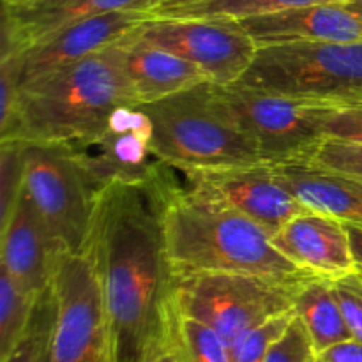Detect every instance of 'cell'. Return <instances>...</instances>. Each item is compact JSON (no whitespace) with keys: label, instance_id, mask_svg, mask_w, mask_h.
Instances as JSON below:
<instances>
[{"label":"cell","instance_id":"obj_1","mask_svg":"<svg viewBox=\"0 0 362 362\" xmlns=\"http://www.w3.org/2000/svg\"><path fill=\"white\" fill-rule=\"evenodd\" d=\"M170 170L112 180L95 202L83 253L101 286L115 362H151L172 346L177 274L163 223Z\"/></svg>","mask_w":362,"mask_h":362},{"label":"cell","instance_id":"obj_2","mask_svg":"<svg viewBox=\"0 0 362 362\" xmlns=\"http://www.w3.org/2000/svg\"><path fill=\"white\" fill-rule=\"evenodd\" d=\"M165 237L175 274L239 272L297 288L313 278L272 244L262 226L198 187L166 184Z\"/></svg>","mask_w":362,"mask_h":362},{"label":"cell","instance_id":"obj_3","mask_svg":"<svg viewBox=\"0 0 362 362\" xmlns=\"http://www.w3.org/2000/svg\"><path fill=\"white\" fill-rule=\"evenodd\" d=\"M136 105L120 64L119 42L18 87L6 138L42 144H87L122 108Z\"/></svg>","mask_w":362,"mask_h":362},{"label":"cell","instance_id":"obj_4","mask_svg":"<svg viewBox=\"0 0 362 362\" xmlns=\"http://www.w3.org/2000/svg\"><path fill=\"white\" fill-rule=\"evenodd\" d=\"M136 106L148 122L152 154L170 168L184 173L264 161L212 81Z\"/></svg>","mask_w":362,"mask_h":362},{"label":"cell","instance_id":"obj_5","mask_svg":"<svg viewBox=\"0 0 362 362\" xmlns=\"http://www.w3.org/2000/svg\"><path fill=\"white\" fill-rule=\"evenodd\" d=\"M235 85L331 105L362 103V42H279L258 46Z\"/></svg>","mask_w":362,"mask_h":362},{"label":"cell","instance_id":"obj_6","mask_svg":"<svg viewBox=\"0 0 362 362\" xmlns=\"http://www.w3.org/2000/svg\"><path fill=\"white\" fill-rule=\"evenodd\" d=\"M23 187L64 253H83L101 184L69 144L25 141Z\"/></svg>","mask_w":362,"mask_h":362},{"label":"cell","instance_id":"obj_7","mask_svg":"<svg viewBox=\"0 0 362 362\" xmlns=\"http://www.w3.org/2000/svg\"><path fill=\"white\" fill-rule=\"evenodd\" d=\"M293 290L260 276L193 272L175 279V310L218 332L226 345L293 310Z\"/></svg>","mask_w":362,"mask_h":362},{"label":"cell","instance_id":"obj_8","mask_svg":"<svg viewBox=\"0 0 362 362\" xmlns=\"http://www.w3.org/2000/svg\"><path fill=\"white\" fill-rule=\"evenodd\" d=\"M226 108L272 165L310 161L327 138L325 124L339 105L290 98L240 85H216Z\"/></svg>","mask_w":362,"mask_h":362},{"label":"cell","instance_id":"obj_9","mask_svg":"<svg viewBox=\"0 0 362 362\" xmlns=\"http://www.w3.org/2000/svg\"><path fill=\"white\" fill-rule=\"evenodd\" d=\"M52 296L53 324L46 362H115L105 299L87 255L60 257Z\"/></svg>","mask_w":362,"mask_h":362},{"label":"cell","instance_id":"obj_10","mask_svg":"<svg viewBox=\"0 0 362 362\" xmlns=\"http://www.w3.org/2000/svg\"><path fill=\"white\" fill-rule=\"evenodd\" d=\"M145 41L194 64L216 85H235L257 55L258 45L239 20L151 16L136 28Z\"/></svg>","mask_w":362,"mask_h":362},{"label":"cell","instance_id":"obj_11","mask_svg":"<svg viewBox=\"0 0 362 362\" xmlns=\"http://www.w3.org/2000/svg\"><path fill=\"white\" fill-rule=\"evenodd\" d=\"M187 184L219 198L250 218L269 235H276L286 223L306 211L299 198L279 179L267 161L219 170L184 172Z\"/></svg>","mask_w":362,"mask_h":362},{"label":"cell","instance_id":"obj_12","mask_svg":"<svg viewBox=\"0 0 362 362\" xmlns=\"http://www.w3.org/2000/svg\"><path fill=\"white\" fill-rule=\"evenodd\" d=\"M151 16L152 14L147 11H113L98 14L60 28L18 55L2 59L11 64L13 76L20 87L42 74L80 62L110 48Z\"/></svg>","mask_w":362,"mask_h":362},{"label":"cell","instance_id":"obj_13","mask_svg":"<svg viewBox=\"0 0 362 362\" xmlns=\"http://www.w3.org/2000/svg\"><path fill=\"white\" fill-rule=\"evenodd\" d=\"M0 228V269L25 292L39 299L52 288L53 274L64 251L25 187Z\"/></svg>","mask_w":362,"mask_h":362},{"label":"cell","instance_id":"obj_14","mask_svg":"<svg viewBox=\"0 0 362 362\" xmlns=\"http://www.w3.org/2000/svg\"><path fill=\"white\" fill-rule=\"evenodd\" d=\"M161 0H9L4 2L2 57L18 55L60 28L76 21L113 13H152Z\"/></svg>","mask_w":362,"mask_h":362},{"label":"cell","instance_id":"obj_15","mask_svg":"<svg viewBox=\"0 0 362 362\" xmlns=\"http://www.w3.org/2000/svg\"><path fill=\"white\" fill-rule=\"evenodd\" d=\"M276 250L317 278H343L357 271L346 225L334 216L306 209L271 237Z\"/></svg>","mask_w":362,"mask_h":362},{"label":"cell","instance_id":"obj_16","mask_svg":"<svg viewBox=\"0 0 362 362\" xmlns=\"http://www.w3.org/2000/svg\"><path fill=\"white\" fill-rule=\"evenodd\" d=\"M258 46L279 42H362V14L343 2L311 4L240 20Z\"/></svg>","mask_w":362,"mask_h":362},{"label":"cell","instance_id":"obj_17","mask_svg":"<svg viewBox=\"0 0 362 362\" xmlns=\"http://www.w3.org/2000/svg\"><path fill=\"white\" fill-rule=\"evenodd\" d=\"M120 64L136 105L159 101L209 81L207 74L175 53L145 41L136 28L119 41Z\"/></svg>","mask_w":362,"mask_h":362},{"label":"cell","instance_id":"obj_18","mask_svg":"<svg viewBox=\"0 0 362 362\" xmlns=\"http://www.w3.org/2000/svg\"><path fill=\"white\" fill-rule=\"evenodd\" d=\"M279 179L311 211L362 226V180L322 168L310 161L274 165Z\"/></svg>","mask_w":362,"mask_h":362},{"label":"cell","instance_id":"obj_19","mask_svg":"<svg viewBox=\"0 0 362 362\" xmlns=\"http://www.w3.org/2000/svg\"><path fill=\"white\" fill-rule=\"evenodd\" d=\"M293 313L306 327L317 354L354 338L329 279L313 276L300 283L293 290Z\"/></svg>","mask_w":362,"mask_h":362},{"label":"cell","instance_id":"obj_20","mask_svg":"<svg viewBox=\"0 0 362 362\" xmlns=\"http://www.w3.org/2000/svg\"><path fill=\"white\" fill-rule=\"evenodd\" d=\"M327 2H349V0H187L173 6L156 7L151 14L163 18H230L240 21L262 14L279 13L292 7Z\"/></svg>","mask_w":362,"mask_h":362},{"label":"cell","instance_id":"obj_21","mask_svg":"<svg viewBox=\"0 0 362 362\" xmlns=\"http://www.w3.org/2000/svg\"><path fill=\"white\" fill-rule=\"evenodd\" d=\"M37 300L0 269V361L6 359L25 336Z\"/></svg>","mask_w":362,"mask_h":362},{"label":"cell","instance_id":"obj_22","mask_svg":"<svg viewBox=\"0 0 362 362\" xmlns=\"http://www.w3.org/2000/svg\"><path fill=\"white\" fill-rule=\"evenodd\" d=\"M172 349L182 362H232L230 346L218 332L180 313L173 322Z\"/></svg>","mask_w":362,"mask_h":362},{"label":"cell","instance_id":"obj_23","mask_svg":"<svg viewBox=\"0 0 362 362\" xmlns=\"http://www.w3.org/2000/svg\"><path fill=\"white\" fill-rule=\"evenodd\" d=\"M53 324V296L52 288L42 293L35 306L34 317L23 338L13 352L0 362H46L48 356L49 331Z\"/></svg>","mask_w":362,"mask_h":362},{"label":"cell","instance_id":"obj_24","mask_svg":"<svg viewBox=\"0 0 362 362\" xmlns=\"http://www.w3.org/2000/svg\"><path fill=\"white\" fill-rule=\"evenodd\" d=\"M23 140L18 138L0 140V225L9 218L23 189Z\"/></svg>","mask_w":362,"mask_h":362},{"label":"cell","instance_id":"obj_25","mask_svg":"<svg viewBox=\"0 0 362 362\" xmlns=\"http://www.w3.org/2000/svg\"><path fill=\"white\" fill-rule=\"evenodd\" d=\"M293 318V310L264 322L258 327L244 332L230 345L232 362H265L271 346L285 334Z\"/></svg>","mask_w":362,"mask_h":362},{"label":"cell","instance_id":"obj_26","mask_svg":"<svg viewBox=\"0 0 362 362\" xmlns=\"http://www.w3.org/2000/svg\"><path fill=\"white\" fill-rule=\"evenodd\" d=\"M310 163L362 180V144L325 138L311 156Z\"/></svg>","mask_w":362,"mask_h":362},{"label":"cell","instance_id":"obj_27","mask_svg":"<svg viewBox=\"0 0 362 362\" xmlns=\"http://www.w3.org/2000/svg\"><path fill=\"white\" fill-rule=\"evenodd\" d=\"M265 362H317L313 341L296 313L285 334L271 346Z\"/></svg>","mask_w":362,"mask_h":362},{"label":"cell","instance_id":"obj_28","mask_svg":"<svg viewBox=\"0 0 362 362\" xmlns=\"http://www.w3.org/2000/svg\"><path fill=\"white\" fill-rule=\"evenodd\" d=\"M331 283L350 332L362 341V272L354 271Z\"/></svg>","mask_w":362,"mask_h":362},{"label":"cell","instance_id":"obj_29","mask_svg":"<svg viewBox=\"0 0 362 362\" xmlns=\"http://www.w3.org/2000/svg\"><path fill=\"white\" fill-rule=\"evenodd\" d=\"M325 134L327 138L362 144V103L336 106L327 117Z\"/></svg>","mask_w":362,"mask_h":362},{"label":"cell","instance_id":"obj_30","mask_svg":"<svg viewBox=\"0 0 362 362\" xmlns=\"http://www.w3.org/2000/svg\"><path fill=\"white\" fill-rule=\"evenodd\" d=\"M18 103V83L7 60L0 59V138L6 136L14 119Z\"/></svg>","mask_w":362,"mask_h":362},{"label":"cell","instance_id":"obj_31","mask_svg":"<svg viewBox=\"0 0 362 362\" xmlns=\"http://www.w3.org/2000/svg\"><path fill=\"white\" fill-rule=\"evenodd\" d=\"M318 362H362V341L345 339L317 354Z\"/></svg>","mask_w":362,"mask_h":362},{"label":"cell","instance_id":"obj_32","mask_svg":"<svg viewBox=\"0 0 362 362\" xmlns=\"http://www.w3.org/2000/svg\"><path fill=\"white\" fill-rule=\"evenodd\" d=\"M345 225L350 237V246H352V255L354 260H356L357 271L362 272V226L349 225V223H345Z\"/></svg>","mask_w":362,"mask_h":362},{"label":"cell","instance_id":"obj_33","mask_svg":"<svg viewBox=\"0 0 362 362\" xmlns=\"http://www.w3.org/2000/svg\"><path fill=\"white\" fill-rule=\"evenodd\" d=\"M151 362H182V359H180L179 354L170 346V349L163 350L161 354H158V356H156Z\"/></svg>","mask_w":362,"mask_h":362},{"label":"cell","instance_id":"obj_34","mask_svg":"<svg viewBox=\"0 0 362 362\" xmlns=\"http://www.w3.org/2000/svg\"><path fill=\"white\" fill-rule=\"evenodd\" d=\"M343 4H345L350 11H354V13L362 14V0H349V2H343Z\"/></svg>","mask_w":362,"mask_h":362},{"label":"cell","instance_id":"obj_35","mask_svg":"<svg viewBox=\"0 0 362 362\" xmlns=\"http://www.w3.org/2000/svg\"><path fill=\"white\" fill-rule=\"evenodd\" d=\"M180 2H187V0H161V4H159L158 7H163V6H173V4H180Z\"/></svg>","mask_w":362,"mask_h":362},{"label":"cell","instance_id":"obj_36","mask_svg":"<svg viewBox=\"0 0 362 362\" xmlns=\"http://www.w3.org/2000/svg\"><path fill=\"white\" fill-rule=\"evenodd\" d=\"M4 2H9V0H2V4H4Z\"/></svg>","mask_w":362,"mask_h":362},{"label":"cell","instance_id":"obj_37","mask_svg":"<svg viewBox=\"0 0 362 362\" xmlns=\"http://www.w3.org/2000/svg\"><path fill=\"white\" fill-rule=\"evenodd\" d=\"M317 362H318V361H317Z\"/></svg>","mask_w":362,"mask_h":362}]
</instances>
